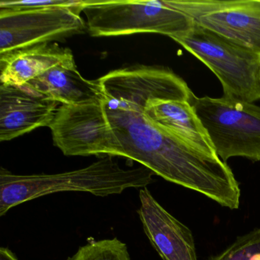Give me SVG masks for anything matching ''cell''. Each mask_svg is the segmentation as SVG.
Instances as JSON below:
<instances>
[{
    "label": "cell",
    "instance_id": "12",
    "mask_svg": "<svg viewBox=\"0 0 260 260\" xmlns=\"http://www.w3.org/2000/svg\"><path fill=\"white\" fill-rule=\"evenodd\" d=\"M21 87L61 105L89 104L100 103L103 99L98 80L85 79L77 71L75 62L54 67Z\"/></svg>",
    "mask_w": 260,
    "mask_h": 260
},
{
    "label": "cell",
    "instance_id": "15",
    "mask_svg": "<svg viewBox=\"0 0 260 260\" xmlns=\"http://www.w3.org/2000/svg\"><path fill=\"white\" fill-rule=\"evenodd\" d=\"M209 260H260V228L237 237L229 247Z\"/></svg>",
    "mask_w": 260,
    "mask_h": 260
},
{
    "label": "cell",
    "instance_id": "14",
    "mask_svg": "<svg viewBox=\"0 0 260 260\" xmlns=\"http://www.w3.org/2000/svg\"><path fill=\"white\" fill-rule=\"evenodd\" d=\"M68 260H131V256L127 245L113 238L89 242Z\"/></svg>",
    "mask_w": 260,
    "mask_h": 260
},
{
    "label": "cell",
    "instance_id": "3",
    "mask_svg": "<svg viewBox=\"0 0 260 260\" xmlns=\"http://www.w3.org/2000/svg\"><path fill=\"white\" fill-rule=\"evenodd\" d=\"M82 13L94 37L157 33L173 39L188 32L194 24L170 0H85Z\"/></svg>",
    "mask_w": 260,
    "mask_h": 260
},
{
    "label": "cell",
    "instance_id": "1",
    "mask_svg": "<svg viewBox=\"0 0 260 260\" xmlns=\"http://www.w3.org/2000/svg\"><path fill=\"white\" fill-rule=\"evenodd\" d=\"M98 81L121 157L218 205L232 198L238 182L226 162L167 133L144 113L147 100L156 94L171 92L190 100L193 92L186 82L167 68L143 65L111 71Z\"/></svg>",
    "mask_w": 260,
    "mask_h": 260
},
{
    "label": "cell",
    "instance_id": "13",
    "mask_svg": "<svg viewBox=\"0 0 260 260\" xmlns=\"http://www.w3.org/2000/svg\"><path fill=\"white\" fill-rule=\"evenodd\" d=\"M75 62L69 48L45 43L0 55L1 84L22 86L48 70Z\"/></svg>",
    "mask_w": 260,
    "mask_h": 260
},
{
    "label": "cell",
    "instance_id": "6",
    "mask_svg": "<svg viewBox=\"0 0 260 260\" xmlns=\"http://www.w3.org/2000/svg\"><path fill=\"white\" fill-rule=\"evenodd\" d=\"M49 127L54 145L65 156H121L102 101L61 105Z\"/></svg>",
    "mask_w": 260,
    "mask_h": 260
},
{
    "label": "cell",
    "instance_id": "2",
    "mask_svg": "<svg viewBox=\"0 0 260 260\" xmlns=\"http://www.w3.org/2000/svg\"><path fill=\"white\" fill-rule=\"evenodd\" d=\"M154 173L144 167L124 169L103 156L88 167L53 174H15L0 170V217L12 208L34 199L59 192H86L100 197L120 194L130 188H147Z\"/></svg>",
    "mask_w": 260,
    "mask_h": 260
},
{
    "label": "cell",
    "instance_id": "17",
    "mask_svg": "<svg viewBox=\"0 0 260 260\" xmlns=\"http://www.w3.org/2000/svg\"><path fill=\"white\" fill-rule=\"evenodd\" d=\"M0 260H19L8 247L0 248Z\"/></svg>",
    "mask_w": 260,
    "mask_h": 260
},
{
    "label": "cell",
    "instance_id": "7",
    "mask_svg": "<svg viewBox=\"0 0 260 260\" xmlns=\"http://www.w3.org/2000/svg\"><path fill=\"white\" fill-rule=\"evenodd\" d=\"M83 3L74 7L0 10V55L81 32L86 28L80 16Z\"/></svg>",
    "mask_w": 260,
    "mask_h": 260
},
{
    "label": "cell",
    "instance_id": "16",
    "mask_svg": "<svg viewBox=\"0 0 260 260\" xmlns=\"http://www.w3.org/2000/svg\"><path fill=\"white\" fill-rule=\"evenodd\" d=\"M82 3L83 0H1L0 10H28L74 7L81 5Z\"/></svg>",
    "mask_w": 260,
    "mask_h": 260
},
{
    "label": "cell",
    "instance_id": "4",
    "mask_svg": "<svg viewBox=\"0 0 260 260\" xmlns=\"http://www.w3.org/2000/svg\"><path fill=\"white\" fill-rule=\"evenodd\" d=\"M217 77L223 97L253 103L260 100V55L194 24L173 38Z\"/></svg>",
    "mask_w": 260,
    "mask_h": 260
},
{
    "label": "cell",
    "instance_id": "5",
    "mask_svg": "<svg viewBox=\"0 0 260 260\" xmlns=\"http://www.w3.org/2000/svg\"><path fill=\"white\" fill-rule=\"evenodd\" d=\"M189 103L223 162L237 156L260 161V107L223 96L194 94Z\"/></svg>",
    "mask_w": 260,
    "mask_h": 260
},
{
    "label": "cell",
    "instance_id": "11",
    "mask_svg": "<svg viewBox=\"0 0 260 260\" xmlns=\"http://www.w3.org/2000/svg\"><path fill=\"white\" fill-rule=\"evenodd\" d=\"M144 113L167 133L207 154L218 156L188 99L171 92L156 94L147 100Z\"/></svg>",
    "mask_w": 260,
    "mask_h": 260
},
{
    "label": "cell",
    "instance_id": "10",
    "mask_svg": "<svg viewBox=\"0 0 260 260\" xmlns=\"http://www.w3.org/2000/svg\"><path fill=\"white\" fill-rule=\"evenodd\" d=\"M60 103L26 88L0 85V141L49 127Z\"/></svg>",
    "mask_w": 260,
    "mask_h": 260
},
{
    "label": "cell",
    "instance_id": "8",
    "mask_svg": "<svg viewBox=\"0 0 260 260\" xmlns=\"http://www.w3.org/2000/svg\"><path fill=\"white\" fill-rule=\"evenodd\" d=\"M196 25L260 55V0H170Z\"/></svg>",
    "mask_w": 260,
    "mask_h": 260
},
{
    "label": "cell",
    "instance_id": "18",
    "mask_svg": "<svg viewBox=\"0 0 260 260\" xmlns=\"http://www.w3.org/2000/svg\"><path fill=\"white\" fill-rule=\"evenodd\" d=\"M259 77H260V71H259Z\"/></svg>",
    "mask_w": 260,
    "mask_h": 260
},
{
    "label": "cell",
    "instance_id": "9",
    "mask_svg": "<svg viewBox=\"0 0 260 260\" xmlns=\"http://www.w3.org/2000/svg\"><path fill=\"white\" fill-rule=\"evenodd\" d=\"M138 213L144 233L162 260H199L192 233L165 209L147 188L140 190Z\"/></svg>",
    "mask_w": 260,
    "mask_h": 260
}]
</instances>
